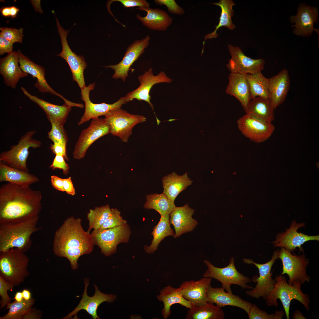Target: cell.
<instances>
[{
    "label": "cell",
    "instance_id": "cell-1",
    "mask_svg": "<svg viewBox=\"0 0 319 319\" xmlns=\"http://www.w3.org/2000/svg\"><path fill=\"white\" fill-rule=\"evenodd\" d=\"M40 191L10 183L0 187V223H17L38 216L42 209Z\"/></svg>",
    "mask_w": 319,
    "mask_h": 319
},
{
    "label": "cell",
    "instance_id": "cell-2",
    "mask_svg": "<svg viewBox=\"0 0 319 319\" xmlns=\"http://www.w3.org/2000/svg\"><path fill=\"white\" fill-rule=\"evenodd\" d=\"M82 222L79 218H67L56 231L53 239L54 253L67 259L73 270L78 267L79 258L91 253L95 245L91 234L84 230Z\"/></svg>",
    "mask_w": 319,
    "mask_h": 319
},
{
    "label": "cell",
    "instance_id": "cell-3",
    "mask_svg": "<svg viewBox=\"0 0 319 319\" xmlns=\"http://www.w3.org/2000/svg\"><path fill=\"white\" fill-rule=\"evenodd\" d=\"M38 216L19 222L0 223V252L12 248H17L23 252L31 248V237L39 230Z\"/></svg>",
    "mask_w": 319,
    "mask_h": 319
},
{
    "label": "cell",
    "instance_id": "cell-4",
    "mask_svg": "<svg viewBox=\"0 0 319 319\" xmlns=\"http://www.w3.org/2000/svg\"><path fill=\"white\" fill-rule=\"evenodd\" d=\"M275 279L276 282L275 287L265 300L267 306L277 307V300L279 299L282 304L287 319L289 318L290 303L293 300L298 301L304 305L305 309L309 311V296L301 291V284L294 283L290 285L287 283L285 277L281 274L276 276Z\"/></svg>",
    "mask_w": 319,
    "mask_h": 319
},
{
    "label": "cell",
    "instance_id": "cell-5",
    "mask_svg": "<svg viewBox=\"0 0 319 319\" xmlns=\"http://www.w3.org/2000/svg\"><path fill=\"white\" fill-rule=\"evenodd\" d=\"M25 253L17 248L0 252V276L14 287L23 282L30 274L29 260Z\"/></svg>",
    "mask_w": 319,
    "mask_h": 319
},
{
    "label": "cell",
    "instance_id": "cell-6",
    "mask_svg": "<svg viewBox=\"0 0 319 319\" xmlns=\"http://www.w3.org/2000/svg\"><path fill=\"white\" fill-rule=\"evenodd\" d=\"M234 261V258L231 257L227 266L220 268L215 266L208 260H204L203 262L207 266V269L202 276L213 278L220 281L222 284V287L227 292L232 293L231 286L233 284L238 285L244 289L253 288L247 285L251 282V279L237 271Z\"/></svg>",
    "mask_w": 319,
    "mask_h": 319
},
{
    "label": "cell",
    "instance_id": "cell-7",
    "mask_svg": "<svg viewBox=\"0 0 319 319\" xmlns=\"http://www.w3.org/2000/svg\"><path fill=\"white\" fill-rule=\"evenodd\" d=\"M35 131L27 132L20 138L18 144L11 147L10 150L1 152L0 161L18 170L29 172L26 165L30 147L36 148L41 146V142L32 138Z\"/></svg>",
    "mask_w": 319,
    "mask_h": 319
},
{
    "label": "cell",
    "instance_id": "cell-8",
    "mask_svg": "<svg viewBox=\"0 0 319 319\" xmlns=\"http://www.w3.org/2000/svg\"><path fill=\"white\" fill-rule=\"evenodd\" d=\"M278 250L274 251L271 259L264 263H258L250 259H242L245 263L254 264L258 268L259 273V276L255 275L251 279L253 282L257 283L256 286L250 290L246 291V294L253 298L258 299L261 297L265 300L274 289L276 281L275 279L272 278L273 271L271 272V271L275 261L278 259L277 255Z\"/></svg>",
    "mask_w": 319,
    "mask_h": 319
},
{
    "label": "cell",
    "instance_id": "cell-9",
    "mask_svg": "<svg viewBox=\"0 0 319 319\" xmlns=\"http://www.w3.org/2000/svg\"><path fill=\"white\" fill-rule=\"evenodd\" d=\"M278 258L281 260L283 268L281 275L287 274L289 279L288 283L292 285L299 283L302 285L305 282L309 283L310 277L306 273V269L309 264V259L303 254L297 255L292 253L285 248H281L277 253Z\"/></svg>",
    "mask_w": 319,
    "mask_h": 319
},
{
    "label": "cell",
    "instance_id": "cell-10",
    "mask_svg": "<svg viewBox=\"0 0 319 319\" xmlns=\"http://www.w3.org/2000/svg\"><path fill=\"white\" fill-rule=\"evenodd\" d=\"M131 232L127 224L118 227L100 230H93L91 235L95 245L100 249L101 253L107 257L115 253L117 245L127 243Z\"/></svg>",
    "mask_w": 319,
    "mask_h": 319
},
{
    "label": "cell",
    "instance_id": "cell-11",
    "mask_svg": "<svg viewBox=\"0 0 319 319\" xmlns=\"http://www.w3.org/2000/svg\"><path fill=\"white\" fill-rule=\"evenodd\" d=\"M105 116L110 125V133L125 142L128 141L134 127L146 121L143 115L132 114L121 108L112 110Z\"/></svg>",
    "mask_w": 319,
    "mask_h": 319
},
{
    "label": "cell",
    "instance_id": "cell-12",
    "mask_svg": "<svg viewBox=\"0 0 319 319\" xmlns=\"http://www.w3.org/2000/svg\"><path fill=\"white\" fill-rule=\"evenodd\" d=\"M54 14L62 45L61 52L57 56L62 57L66 61L71 72L73 81L77 82L81 89L86 86L84 72L87 66L86 62L83 56L77 55L71 50L67 40V37L70 30H64L60 25L55 13Z\"/></svg>",
    "mask_w": 319,
    "mask_h": 319
},
{
    "label": "cell",
    "instance_id": "cell-13",
    "mask_svg": "<svg viewBox=\"0 0 319 319\" xmlns=\"http://www.w3.org/2000/svg\"><path fill=\"white\" fill-rule=\"evenodd\" d=\"M110 133V125L105 118L92 119L89 126L81 132L73 152L75 159L83 158L90 146L99 138Z\"/></svg>",
    "mask_w": 319,
    "mask_h": 319
},
{
    "label": "cell",
    "instance_id": "cell-14",
    "mask_svg": "<svg viewBox=\"0 0 319 319\" xmlns=\"http://www.w3.org/2000/svg\"><path fill=\"white\" fill-rule=\"evenodd\" d=\"M305 223H297L293 220L288 229H286L285 232L278 233L275 240L271 242L275 247L285 248L290 252L299 249V252H304L302 245L305 242L310 240L319 241V235L310 236L302 232H298L297 230L304 227Z\"/></svg>",
    "mask_w": 319,
    "mask_h": 319
},
{
    "label": "cell",
    "instance_id": "cell-15",
    "mask_svg": "<svg viewBox=\"0 0 319 319\" xmlns=\"http://www.w3.org/2000/svg\"><path fill=\"white\" fill-rule=\"evenodd\" d=\"M237 123L238 128L244 136L257 143L267 140L275 129L271 123L263 121L246 114L239 118Z\"/></svg>",
    "mask_w": 319,
    "mask_h": 319
},
{
    "label": "cell",
    "instance_id": "cell-16",
    "mask_svg": "<svg viewBox=\"0 0 319 319\" xmlns=\"http://www.w3.org/2000/svg\"><path fill=\"white\" fill-rule=\"evenodd\" d=\"M95 83L85 86L81 89V99L85 104V110L80 121L77 123L80 126L90 120L105 115L109 112L121 108L122 105L128 102L125 96L121 97L116 102L112 104L105 103L99 104L92 102L89 98V93L95 87Z\"/></svg>",
    "mask_w": 319,
    "mask_h": 319
},
{
    "label": "cell",
    "instance_id": "cell-17",
    "mask_svg": "<svg viewBox=\"0 0 319 319\" xmlns=\"http://www.w3.org/2000/svg\"><path fill=\"white\" fill-rule=\"evenodd\" d=\"M228 47L231 58L226 66L231 73L245 75L263 69L265 61L263 58L254 59L248 57L238 46L228 44Z\"/></svg>",
    "mask_w": 319,
    "mask_h": 319
},
{
    "label": "cell",
    "instance_id": "cell-18",
    "mask_svg": "<svg viewBox=\"0 0 319 319\" xmlns=\"http://www.w3.org/2000/svg\"><path fill=\"white\" fill-rule=\"evenodd\" d=\"M84 288L82 294V297L79 303L75 308L67 315L62 318L63 319H71L74 316V319H77L78 313L82 310H84L91 315L93 319H100L97 314V309L102 303L106 302L109 303L114 301L117 296L112 294H107L101 292L97 286L94 285L95 292L94 296L90 297L88 295L87 290L89 284V279H84Z\"/></svg>",
    "mask_w": 319,
    "mask_h": 319
},
{
    "label": "cell",
    "instance_id": "cell-19",
    "mask_svg": "<svg viewBox=\"0 0 319 319\" xmlns=\"http://www.w3.org/2000/svg\"><path fill=\"white\" fill-rule=\"evenodd\" d=\"M150 40V37L148 35L141 40H136L128 46L122 60L119 63L104 66L114 71L112 76L113 78L116 79L120 78L123 82L125 81L128 76L129 68L144 53L149 45Z\"/></svg>",
    "mask_w": 319,
    "mask_h": 319
},
{
    "label": "cell",
    "instance_id": "cell-20",
    "mask_svg": "<svg viewBox=\"0 0 319 319\" xmlns=\"http://www.w3.org/2000/svg\"><path fill=\"white\" fill-rule=\"evenodd\" d=\"M138 78L140 85L136 89L126 95L125 96L126 100L128 102L134 99L144 100L149 104L153 110L154 106L150 102V89L155 84L162 82L170 83L172 80L167 77L163 71L157 75H154L151 68L144 74L139 76Z\"/></svg>",
    "mask_w": 319,
    "mask_h": 319
},
{
    "label": "cell",
    "instance_id": "cell-21",
    "mask_svg": "<svg viewBox=\"0 0 319 319\" xmlns=\"http://www.w3.org/2000/svg\"><path fill=\"white\" fill-rule=\"evenodd\" d=\"M318 9L305 3L300 4L297 14L291 16L290 20L292 23H295L293 32L296 35L308 37L315 30L314 28V23H317L318 18Z\"/></svg>",
    "mask_w": 319,
    "mask_h": 319
},
{
    "label": "cell",
    "instance_id": "cell-22",
    "mask_svg": "<svg viewBox=\"0 0 319 319\" xmlns=\"http://www.w3.org/2000/svg\"><path fill=\"white\" fill-rule=\"evenodd\" d=\"M18 53L19 63L21 69L25 72L31 75L37 80L34 86L40 92L50 93L56 95L62 99L65 103L70 106H73L74 102L64 98L53 89L47 83L45 78V69L40 66L31 61L28 57L24 55L20 50L17 51Z\"/></svg>",
    "mask_w": 319,
    "mask_h": 319
},
{
    "label": "cell",
    "instance_id": "cell-23",
    "mask_svg": "<svg viewBox=\"0 0 319 319\" xmlns=\"http://www.w3.org/2000/svg\"><path fill=\"white\" fill-rule=\"evenodd\" d=\"M211 279L203 277L198 280L183 282L179 287L183 297L194 306L205 304L208 302L207 293L211 286Z\"/></svg>",
    "mask_w": 319,
    "mask_h": 319
},
{
    "label": "cell",
    "instance_id": "cell-24",
    "mask_svg": "<svg viewBox=\"0 0 319 319\" xmlns=\"http://www.w3.org/2000/svg\"><path fill=\"white\" fill-rule=\"evenodd\" d=\"M193 209L186 204L181 207H176L170 214V223L175 230L173 237L176 238L182 235L192 231L198 224L192 217Z\"/></svg>",
    "mask_w": 319,
    "mask_h": 319
},
{
    "label": "cell",
    "instance_id": "cell-25",
    "mask_svg": "<svg viewBox=\"0 0 319 319\" xmlns=\"http://www.w3.org/2000/svg\"><path fill=\"white\" fill-rule=\"evenodd\" d=\"M17 51H14L1 58L0 60V73L2 75L6 85L15 89L21 78L28 76L19 66Z\"/></svg>",
    "mask_w": 319,
    "mask_h": 319
},
{
    "label": "cell",
    "instance_id": "cell-26",
    "mask_svg": "<svg viewBox=\"0 0 319 319\" xmlns=\"http://www.w3.org/2000/svg\"><path fill=\"white\" fill-rule=\"evenodd\" d=\"M290 83L289 73L285 69L269 78V98L274 110L285 101Z\"/></svg>",
    "mask_w": 319,
    "mask_h": 319
},
{
    "label": "cell",
    "instance_id": "cell-27",
    "mask_svg": "<svg viewBox=\"0 0 319 319\" xmlns=\"http://www.w3.org/2000/svg\"><path fill=\"white\" fill-rule=\"evenodd\" d=\"M208 302L222 307L226 306H235L242 309L247 313L252 304L232 293L226 292L224 288L211 286L207 293Z\"/></svg>",
    "mask_w": 319,
    "mask_h": 319
},
{
    "label": "cell",
    "instance_id": "cell-28",
    "mask_svg": "<svg viewBox=\"0 0 319 319\" xmlns=\"http://www.w3.org/2000/svg\"><path fill=\"white\" fill-rule=\"evenodd\" d=\"M228 78L229 84L226 92L235 97L245 110L251 99L249 86L245 75L231 72Z\"/></svg>",
    "mask_w": 319,
    "mask_h": 319
},
{
    "label": "cell",
    "instance_id": "cell-29",
    "mask_svg": "<svg viewBox=\"0 0 319 319\" xmlns=\"http://www.w3.org/2000/svg\"><path fill=\"white\" fill-rule=\"evenodd\" d=\"M21 89L26 97L43 109L50 122L64 124L71 110V106L65 103L62 105L53 104L31 95L22 87Z\"/></svg>",
    "mask_w": 319,
    "mask_h": 319
},
{
    "label": "cell",
    "instance_id": "cell-30",
    "mask_svg": "<svg viewBox=\"0 0 319 319\" xmlns=\"http://www.w3.org/2000/svg\"><path fill=\"white\" fill-rule=\"evenodd\" d=\"M137 9L147 12L145 17L136 15L137 19L149 29L161 31L165 30L171 25L173 19L167 12L159 8H138Z\"/></svg>",
    "mask_w": 319,
    "mask_h": 319
},
{
    "label": "cell",
    "instance_id": "cell-31",
    "mask_svg": "<svg viewBox=\"0 0 319 319\" xmlns=\"http://www.w3.org/2000/svg\"><path fill=\"white\" fill-rule=\"evenodd\" d=\"M157 298L163 303L164 307L161 313L164 319H167L171 315V307L174 304H179L189 309L193 306L190 302L183 297L179 287L176 288L169 285L165 287L161 290Z\"/></svg>",
    "mask_w": 319,
    "mask_h": 319
},
{
    "label": "cell",
    "instance_id": "cell-32",
    "mask_svg": "<svg viewBox=\"0 0 319 319\" xmlns=\"http://www.w3.org/2000/svg\"><path fill=\"white\" fill-rule=\"evenodd\" d=\"M274 110L269 98L257 97L251 100L245 110L250 117L271 123L274 119Z\"/></svg>",
    "mask_w": 319,
    "mask_h": 319
},
{
    "label": "cell",
    "instance_id": "cell-33",
    "mask_svg": "<svg viewBox=\"0 0 319 319\" xmlns=\"http://www.w3.org/2000/svg\"><path fill=\"white\" fill-rule=\"evenodd\" d=\"M163 193L172 202L178 195L191 185L193 181L188 177L187 172L179 175L173 172L164 176L162 180Z\"/></svg>",
    "mask_w": 319,
    "mask_h": 319
},
{
    "label": "cell",
    "instance_id": "cell-34",
    "mask_svg": "<svg viewBox=\"0 0 319 319\" xmlns=\"http://www.w3.org/2000/svg\"><path fill=\"white\" fill-rule=\"evenodd\" d=\"M39 178L29 172L20 170L0 161V182H7L22 186H30L39 181Z\"/></svg>",
    "mask_w": 319,
    "mask_h": 319
},
{
    "label": "cell",
    "instance_id": "cell-35",
    "mask_svg": "<svg viewBox=\"0 0 319 319\" xmlns=\"http://www.w3.org/2000/svg\"><path fill=\"white\" fill-rule=\"evenodd\" d=\"M214 5L220 7L221 12L219 18L218 24L215 26L216 29L213 32L206 35L203 43V48L201 54L204 52V46L206 40L208 39L216 38L218 36L217 32L220 28L224 27L229 29L233 30L236 27L233 23L232 17L234 15V11L232 9L235 3L232 0H220L218 2L213 3Z\"/></svg>",
    "mask_w": 319,
    "mask_h": 319
},
{
    "label": "cell",
    "instance_id": "cell-36",
    "mask_svg": "<svg viewBox=\"0 0 319 319\" xmlns=\"http://www.w3.org/2000/svg\"><path fill=\"white\" fill-rule=\"evenodd\" d=\"M170 215L161 216L159 222L153 228L151 235L153 239L149 246L145 245V251L148 254L154 253L157 249L160 242L166 237L174 236V233L170 227L169 221Z\"/></svg>",
    "mask_w": 319,
    "mask_h": 319
},
{
    "label": "cell",
    "instance_id": "cell-37",
    "mask_svg": "<svg viewBox=\"0 0 319 319\" xmlns=\"http://www.w3.org/2000/svg\"><path fill=\"white\" fill-rule=\"evenodd\" d=\"M225 315L222 307L208 302L199 306L193 305L188 310L186 319H223Z\"/></svg>",
    "mask_w": 319,
    "mask_h": 319
},
{
    "label": "cell",
    "instance_id": "cell-38",
    "mask_svg": "<svg viewBox=\"0 0 319 319\" xmlns=\"http://www.w3.org/2000/svg\"><path fill=\"white\" fill-rule=\"evenodd\" d=\"M176 206L164 193L148 194L144 207L147 209H153L161 216L169 215Z\"/></svg>",
    "mask_w": 319,
    "mask_h": 319
},
{
    "label": "cell",
    "instance_id": "cell-39",
    "mask_svg": "<svg viewBox=\"0 0 319 319\" xmlns=\"http://www.w3.org/2000/svg\"><path fill=\"white\" fill-rule=\"evenodd\" d=\"M249 84L251 99L257 97L269 98V79L265 77L261 71L245 74Z\"/></svg>",
    "mask_w": 319,
    "mask_h": 319
},
{
    "label": "cell",
    "instance_id": "cell-40",
    "mask_svg": "<svg viewBox=\"0 0 319 319\" xmlns=\"http://www.w3.org/2000/svg\"><path fill=\"white\" fill-rule=\"evenodd\" d=\"M35 300L32 298L26 300L23 299L21 302L15 300L8 303L6 309H9L8 312L0 317V319H22L32 308L34 304Z\"/></svg>",
    "mask_w": 319,
    "mask_h": 319
},
{
    "label": "cell",
    "instance_id": "cell-41",
    "mask_svg": "<svg viewBox=\"0 0 319 319\" xmlns=\"http://www.w3.org/2000/svg\"><path fill=\"white\" fill-rule=\"evenodd\" d=\"M111 212V209L108 204L90 209L87 215L89 223L87 232L90 233L92 229L94 230H98L106 221Z\"/></svg>",
    "mask_w": 319,
    "mask_h": 319
},
{
    "label": "cell",
    "instance_id": "cell-42",
    "mask_svg": "<svg viewBox=\"0 0 319 319\" xmlns=\"http://www.w3.org/2000/svg\"><path fill=\"white\" fill-rule=\"evenodd\" d=\"M50 122L51 128L48 133V137L53 143L60 142L67 144L68 137L64 127V124L55 121Z\"/></svg>",
    "mask_w": 319,
    "mask_h": 319
},
{
    "label": "cell",
    "instance_id": "cell-43",
    "mask_svg": "<svg viewBox=\"0 0 319 319\" xmlns=\"http://www.w3.org/2000/svg\"><path fill=\"white\" fill-rule=\"evenodd\" d=\"M249 319H281L285 314L283 310H276L275 313L268 314L260 309L255 304H252L247 313Z\"/></svg>",
    "mask_w": 319,
    "mask_h": 319
},
{
    "label": "cell",
    "instance_id": "cell-44",
    "mask_svg": "<svg viewBox=\"0 0 319 319\" xmlns=\"http://www.w3.org/2000/svg\"><path fill=\"white\" fill-rule=\"evenodd\" d=\"M121 215V213L116 208H112L111 212L104 223L97 230L115 228L127 223Z\"/></svg>",
    "mask_w": 319,
    "mask_h": 319
},
{
    "label": "cell",
    "instance_id": "cell-45",
    "mask_svg": "<svg viewBox=\"0 0 319 319\" xmlns=\"http://www.w3.org/2000/svg\"><path fill=\"white\" fill-rule=\"evenodd\" d=\"M0 35L13 44L16 42L22 43L23 36L22 28H14L2 27L0 28Z\"/></svg>",
    "mask_w": 319,
    "mask_h": 319
},
{
    "label": "cell",
    "instance_id": "cell-46",
    "mask_svg": "<svg viewBox=\"0 0 319 319\" xmlns=\"http://www.w3.org/2000/svg\"><path fill=\"white\" fill-rule=\"evenodd\" d=\"M14 286L5 281L0 276V296L1 298L0 301V308L3 309L10 302L11 298L7 291L13 289Z\"/></svg>",
    "mask_w": 319,
    "mask_h": 319
},
{
    "label": "cell",
    "instance_id": "cell-47",
    "mask_svg": "<svg viewBox=\"0 0 319 319\" xmlns=\"http://www.w3.org/2000/svg\"><path fill=\"white\" fill-rule=\"evenodd\" d=\"M154 1L158 5L166 6L168 11L171 13L182 15L184 12V9L174 0H155Z\"/></svg>",
    "mask_w": 319,
    "mask_h": 319
},
{
    "label": "cell",
    "instance_id": "cell-48",
    "mask_svg": "<svg viewBox=\"0 0 319 319\" xmlns=\"http://www.w3.org/2000/svg\"><path fill=\"white\" fill-rule=\"evenodd\" d=\"M64 157L61 155H55L50 167L52 170L59 169L62 170L63 174L66 175L69 172V165L65 162Z\"/></svg>",
    "mask_w": 319,
    "mask_h": 319
},
{
    "label": "cell",
    "instance_id": "cell-49",
    "mask_svg": "<svg viewBox=\"0 0 319 319\" xmlns=\"http://www.w3.org/2000/svg\"><path fill=\"white\" fill-rule=\"evenodd\" d=\"M114 1L121 3L125 8L139 6V8H149L150 4L145 0H113L109 4Z\"/></svg>",
    "mask_w": 319,
    "mask_h": 319
},
{
    "label": "cell",
    "instance_id": "cell-50",
    "mask_svg": "<svg viewBox=\"0 0 319 319\" xmlns=\"http://www.w3.org/2000/svg\"><path fill=\"white\" fill-rule=\"evenodd\" d=\"M66 146V144L59 142L51 144L50 148L53 153L55 155L62 156L64 157L65 160L68 161L69 158L67 154Z\"/></svg>",
    "mask_w": 319,
    "mask_h": 319
},
{
    "label": "cell",
    "instance_id": "cell-51",
    "mask_svg": "<svg viewBox=\"0 0 319 319\" xmlns=\"http://www.w3.org/2000/svg\"><path fill=\"white\" fill-rule=\"evenodd\" d=\"M13 44L0 35V55L13 52Z\"/></svg>",
    "mask_w": 319,
    "mask_h": 319
},
{
    "label": "cell",
    "instance_id": "cell-52",
    "mask_svg": "<svg viewBox=\"0 0 319 319\" xmlns=\"http://www.w3.org/2000/svg\"><path fill=\"white\" fill-rule=\"evenodd\" d=\"M51 185L53 188L58 191H65L63 187V179L53 175L51 176Z\"/></svg>",
    "mask_w": 319,
    "mask_h": 319
},
{
    "label": "cell",
    "instance_id": "cell-53",
    "mask_svg": "<svg viewBox=\"0 0 319 319\" xmlns=\"http://www.w3.org/2000/svg\"><path fill=\"white\" fill-rule=\"evenodd\" d=\"M63 187L65 191L67 194L72 196L75 194V189L70 177L63 179Z\"/></svg>",
    "mask_w": 319,
    "mask_h": 319
},
{
    "label": "cell",
    "instance_id": "cell-54",
    "mask_svg": "<svg viewBox=\"0 0 319 319\" xmlns=\"http://www.w3.org/2000/svg\"><path fill=\"white\" fill-rule=\"evenodd\" d=\"M41 312L35 309L32 308L27 314L23 316L22 319H41Z\"/></svg>",
    "mask_w": 319,
    "mask_h": 319
},
{
    "label": "cell",
    "instance_id": "cell-55",
    "mask_svg": "<svg viewBox=\"0 0 319 319\" xmlns=\"http://www.w3.org/2000/svg\"><path fill=\"white\" fill-rule=\"evenodd\" d=\"M1 15L5 17H10V7H3L0 10Z\"/></svg>",
    "mask_w": 319,
    "mask_h": 319
},
{
    "label": "cell",
    "instance_id": "cell-56",
    "mask_svg": "<svg viewBox=\"0 0 319 319\" xmlns=\"http://www.w3.org/2000/svg\"><path fill=\"white\" fill-rule=\"evenodd\" d=\"M10 17L12 19L16 18L19 9L14 6L10 7Z\"/></svg>",
    "mask_w": 319,
    "mask_h": 319
},
{
    "label": "cell",
    "instance_id": "cell-57",
    "mask_svg": "<svg viewBox=\"0 0 319 319\" xmlns=\"http://www.w3.org/2000/svg\"><path fill=\"white\" fill-rule=\"evenodd\" d=\"M293 319H306L302 313L299 310H296L293 314Z\"/></svg>",
    "mask_w": 319,
    "mask_h": 319
},
{
    "label": "cell",
    "instance_id": "cell-58",
    "mask_svg": "<svg viewBox=\"0 0 319 319\" xmlns=\"http://www.w3.org/2000/svg\"><path fill=\"white\" fill-rule=\"evenodd\" d=\"M22 292L23 298L25 300H28L32 298L31 293L28 290L25 289Z\"/></svg>",
    "mask_w": 319,
    "mask_h": 319
},
{
    "label": "cell",
    "instance_id": "cell-59",
    "mask_svg": "<svg viewBox=\"0 0 319 319\" xmlns=\"http://www.w3.org/2000/svg\"><path fill=\"white\" fill-rule=\"evenodd\" d=\"M14 299L17 302H21L23 299L22 292H17L15 294Z\"/></svg>",
    "mask_w": 319,
    "mask_h": 319
},
{
    "label": "cell",
    "instance_id": "cell-60",
    "mask_svg": "<svg viewBox=\"0 0 319 319\" xmlns=\"http://www.w3.org/2000/svg\"><path fill=\"white\" fill-rule=\"evenodd\" d=\"M175 119H170V120H168V121H175Z\"/></svg>",
    "mask_w": 319,
    "mask_h": 319
}]
</instances>
